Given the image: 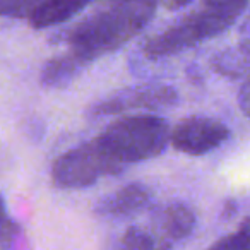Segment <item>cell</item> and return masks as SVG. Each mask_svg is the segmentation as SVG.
<instances>
[{"label": "cell", "mask_w": 250, "mask_h": 250, "mask_svg": "<svg viewBox=\"0 0 250 250\" xmlns=\"http://www.w3.org/2000/svg\"><path fill=\"white\" fill-rule=\"evenodd\" d=\"M156 5V0H110L103 9L67 29V50L87 63L94 62L136 38L151 22Z\"/></svg>", "instance_id": "1"}, {"label": "cell", "mask_w": 250, "mask_h": 250, "mask_svg": "<svg viewBox=\"0 0 250 250\" xmlns=\"http://www.w3.org/2000/svg\"><path fill=\"white\" fill-rule=\"evenodd\" d=\"M247 11V5H201L175 24L151 36L144 45L147 59H165L192 48L199 43L225 33Z\"/></svg>", "instance_id": "2"}, {"label": "cell", "mask_w": 250, "mask_h": 250, "mask_svg": "<svg viewBox=\"0 0 250 250\" xmlns=\"http://www.w3.org/2000/svg\"><path fill=\"white\" fill-rule=\"evenodd\" d=\"M170 125L163 117L139 113L115 120L96 139L125 167L160 156L170 143Z\"/></svg>", "instance_id": "3"}, {"label": "cell", "mask_w": 250, "mask_h": 250, "mask_svg": "<svg viewBox=\"0 0 250 250\" xmlns=\"http://www.w3.org/2000/svg\"><path fill=\"white\" fill-rule=\"evenodd\" d=\"M124 168L94 137L57 158L52 167V180L55 187L76 190L91 187L101 177L122 173Z\"/></svg>", "instance_id": "4"}, {"label": "cell", "mask_w": 250, "mask_h": 250, "mask_svg": "<svg viewBox=\"0 0 250 250\" xmlns=\"http://www.w3.org/2000/svg\"><path fill=\"white\" fill-rule=\"evenodd\" d=\"M178 103V93L168 84H139L117 91L106 100L93 106L91 113L96 117L118 115L130 110H165Z\"/></svg>", "instance_id": "5"}, {"label": "cell", "mask_w": 250, "mask_h": 250, "mask_svg": "<svg viewBox=\"0 0 250 250\" xmlns=\"http://www.w3.org/2000/svg\"><path fill=\"white\" fill-rule=\"evenodd\" d=\"M229 139L228 125L211 117L194 115L180 120L170 130V143L177 151L190 156H202L218 149Z\"/></svg>", "instance_id": "6"}, {"label": "cell", "mask_w": 250, "mask_h": 250, "mask_svg": "<svg viewBox=\"0 0 250 250\" xmlns=\"http://www.w3.org/2000/svg\"><path fill=\"white\" fill-rule=\"evenodd\" d=\"M153 202V192L143 184H129L104 195L96 204V214L101 218H130L146 211Z\"/></svg>", "instance_id": "7"}, {"label": "cell", "mask_w": 250, "mask_h": 250, "mask_svg": "<svg viewBox=\"0 0 250 250\" xmlns=\"http://www.w3.org/2000/svg\"><path fill=\"white\" fill-rule=\"evenodd\" d=\"M195 228V214L188 206L182 204V202H171V204L161 208L156 212L153 221V229L161 240L165 247L170 250L171 243L182 242Z\"/></svg>", "instance_id": "8"}, {"label": "cell", "mask_w": 250, "mask_h": 250, "mask_svg": "<svg viewBox=\"0 0 250 250\" xmlns=\"http://www.w3.org/2000/svg\"><path fill=\"white\" fill-rule=\"evenodd\" d=\"M89 63L79 57L72 50L60 53V55L50 59L48 62L43 65L42 70V84L45 87H52V89H59V87H65L83 72Z\"/></svg>", "instance_id": "9"}, {"label": "cell", "mask_w": 250, "mask_h": 250, "mask_svg": "<svg viewBox=\"0 0 250 250\" xmlns=\"http://www.w3.org/2000/svg\"><path fill=\"white\" fill-rule=\"evenodd\" d=\"M91 2L94 0H46L45 4H42L29 16L28 21L35 29L53 28L69 21Z\"/></svg>", "instance_id": "10"}, {"label": "cell", "mask_w": 250, "mask_h": 250, "mask_svg": "<svg viewBox=\"0 0 250 250\" xmlns=\"http://www.w3.org/2000/svg\"><path fill=\"white\" fill-rule=\"evenodd\" d=\"M247 67H249V46L247 42L242 43L238 48H226L219 52L218 55L212 59V69L218 74L229 79L240 77L245 74Z\"/></svg>", "instance_id": "11"}, {"label": "cell", "mask_w": 250, "mask_h": 250, "mask_svg": "<svg viewBox=\"0 0 250 250\" xmlns=\"http://www.w3.org/2000/svg\"><path fill=\"white\" fill-rule=\"evenodd\" d=\"M118 250H168L158 235L146 226H130L124 233Z\"/></svg>", "instance_id": "12"}, {"label": "cell", "mask_w": 250, "mask_h": 250, "mask_svg": "<svg viewBox=\"0 0 250 250\" xmlns=\"http://www.w3.org/2000/svg\"><path fill=\"white\" fill-rule=\"evenodd\" d=\"M208 250H250V223L249 219H243L240 228L236 231L226 235L225 238L218 240L214 245Z\"/></svg>", "instance_id": "13"}, {"label": "cell", "mask_w": 250, "mask_h": 250, "mask_svg": "<svg viewBox=\"0 0 250 250\" xmlns=\"http://www.w3.org/2000/svg\"><path fill=\"white\" fill-rule=\"evenodd\" d=\"M45 2L46 0H0V16L2 18L28 19Z\"/></svg>", "instance_id": "14"}, {"label": "cell", "mask_w": 250, "mask_h": 250, "mask_svg": "<svg viewBox=\"0 0 250 250\" xmlns=\"http://www.w3.org/2000/svg\"><path fill=\"white\" fill-rule=\"evenodd\" d=\"M18 233H19V225L9 216L5 201L0 195V245L5 247L11 242H14Z\"/></svg>", "instance_id": "15"}, {"label": "cell", "mask_w": 250, "mask_h": 250, "mask_svg": "<svg viewBox=\"0 0 250 250\" xmlns=\"http://www.w3.org/2000/svg\"><path fill=\"white\" fill-rule=\"evenodd\" d=\"M236 4H242V5H249V0H202L201 5H236Z\"/></svg>", "instance_id": "16"}, {"label": "cell", "mask_w": 250, "mask_h": 250, "mask_svg": "<svg viewBox=\"0 0 250 250\" xmlns=\"http://www.w3.org/2000/svg\"><path fill=\"white\" fill-rule=\"evenodd\" d=\"M192 0H163V5L170 11H178V9L185 7L190 4Z\"/></svg>", "instance_id": "17"}, {"label": "cell", "mask_w": 250, "mask_h": 250, "mask_svg": "<svg viewBox=\"0 0 250 250\" xmlns=\"http://www.w3.org/2000/svg\"><path fill=\"white\" fill-rule=\"evenodd\" d=\"M240 96H242V108H243V113L247 115V111H249V106H247V101H249V84H247V83L243 84Z\"/></svg>", "instance_id": "18"}, {"label": "cell", "mask_w": 250, "mask_h": 250, "mask_svg": "<svg viewBox=\"0 0 250 250\" xmlns=\"http://www.w3.org/2000/svg\"><path fill=\"white\" fill-rule=\"evenodd\" d=\"M106 2H110V0H106Z\"/></svg>", "instance_id": "19"}]
</instances>
